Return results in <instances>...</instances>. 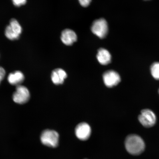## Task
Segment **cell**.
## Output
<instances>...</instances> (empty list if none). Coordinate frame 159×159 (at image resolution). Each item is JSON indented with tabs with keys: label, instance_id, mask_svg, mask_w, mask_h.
<instances>
[{
	"label": "cell",
	"instance_id": "14",
	"mask_svg": "<svg viewBox=\"0 0 159 159\" xmlns=\"http://www.w3.org/2000/svg\"><path fill=\"white\" fill-rule=\"evenodd\" d=\"M13 4L16 7H20L25 5L26 2V0H12Z\"/></svg>",
	"mask_w": 159,
	"mask_h": 159
},
{
	"label": "cell",
	"instance_id": "11",
	"mask_svg": "<svg viewBox=\"0 0 159 159\" xmlns=\"http://www.w3.org/2000/svg\"><path fill=\"white\" fill-rule=\"evenodd\" d=\"M25 79V76L20 71H17L10 73L7 77V80L10 84L16 86L20 85Z\"/></svg>",
	"mask_w": 159,
	"mask_h": 159
},
{
	"label": "cell",
	"instance_id": "6",
	"mask_svg": "<svg viewBox=\"0 0 159 159\" xmlns=\"http://www.w3.org/2000/svg\"><path fill=\"white\" fill-rule=\"evenodd\" d=\"M138 119L141 124L147 128L153 126L156 122V115L149 109H144L141 111Z\"/></svg>",
	"mask_w": 159,
	"mask_h": 159
},
{
	"label": "cell",
	"instance_id": "1",
	"mask_svg": "<svg viewBox=\"0 0 159 159\" xmlns=\"http://www.w3.org/2000/svg\"><path fill=\"white\" fill-rule=\"evenodd\" d=\"M125 144L127 151L132 155L142 153L145 148L144 141L137 135L132 134L127 137Z\"/></svg>",
	"mask_w": 159,
	"mask_h": 159
},
{
	"label": "cell",
	"instance_id": "4",
	"mask_svg": "<svg viewBox=\"0 0 159 159\" xmlns=\"http://www.w3.org/2000/svg\"><path fill=\"white\" fill-rule=\"evenodd\" d=\"M12 98L13 101L17 104H25L29 101L30 98V93L29 89L26 87L21 85L16 86Z\"/></svg>",
	"mask_w": 159,
	"mask_h": 159
},
{
	"label": "cell",
	"instance_id": "5",
	"mask_svg": "<svg viewBox=\"0 0 159 159\" xmlns=\"http://www.w3.org/2000/svg\"><path fill=\"white\" fill-rule=\"evenodd\" d=\"M21 32V27L18 22L15 19H12L9 25L6 28L5 34L7 39L13 40L19 38Z\"/></svg>",
	"mask_w": 159,
	"mask_h": 159
},
{
	"label": "cell",
	"instance_id": "18",
	"mask_svg": "<svg viewBox=\"0 0 159 159\" xmlns=\"http://www.w3.org/2000/svg\"></svg>",
	"mask_w": 159,
	"mask_h": 159
},
{
	"label": "cell",
	"instance_id": "16",
	"mask_svg": "<svg viewBox=\"0 0 159 159\" xmlns=\"http://www.w3.org/2000/svg\"><path fill=\"white\" fill-rule=\"evenodd\" d=\"M6 74L5 69L2 67L0 66V83L4 78Z\"/></svg>",
	"mask_w": 159,
	"mask_h": 159
},
{
	"label": "cell",
	"instance_id": "8",
	"mask_svg": "<svg viewBox=\"0 0 159 159\" xmlns=\"http://www.w3.org/2000/svg\"><path fill=\"white\" fill-rule=\"evenodd\" d=\"M91 128L89 125L85 122L77 125L75 129V134L80 140L85 141L88 139L91 134Z\"/></svg>",
	"mask_w": 159,
	"mask_h": 159
},
{
	"label": "cell",
	"instance_id": "15",
	"mask_svg": "<svg viewBox=\"0 0 159 159\" xmlns=\"http://www.w3.org/2000/svg\"><path fill=\"white\" fill-rule=\"evenodd\" d=\"M80 4L83 7H86L90 3L91 0H78Z\"/></svg>",
	"mask_w": 159,
	"mask_h": 159
},
{
	"label": "cell",
	"instance_id": "17",
	"mask_svg": "<svg viewBox=\"0 0 159 159\" xmlns=\"http://www.w3.org/2000/svg\"><path fill=\"white\" fill-rule=\"evenodd\" d=\"M145 1H148V0H145Z\"/></svg>",
	"mask_w": 159,
	"mask_h": 159
},
{
	"label": "cell",
	"instance_id": "9",
	"mask_svg": "<svg viewBox=\"0 0 159 159\" xmlns=\"http://www.w3.org/2000/svg\"><path fill=\"white\" fill-rule=\"evenodd\" d=\"M61 39L65 45H71L77 41V36L72 30L65 29L61 33Z\"/></svg>",
	"mask_w": 159,
	"mask_h": 159
},
{
	"label": "cell",
	"instance_id": "10",
	"mask_svg": "<svg viewBox=\"0 0 159 159\" xmlns=\"http://www.w3.org/2000/svg\"><path fill=\"white\" fill-rule=\"evenodd\" d=\"M67 76L66 72L61 69H57L53 70L51 75V79L55 84H62Z\"/></svg>",
	"mask_w": 159,
	"mask_h": 159
},
{
	"label": "cell",
	"instance_id": "7",
	"mask_svg": "<svg viewBox=\"0 0 159 159\" xmlns=\"http://www.w3.org/2000/svg\"><path fill=\"white\" fill-rule=\"evenodd\" d=\"M103 80L106 86L112 87L116 86L120 82L121 79L118 73L114 70H108L103 75Z\"/></svg>",
	"mask_w": 159,
	"mask_h": 159
},
{
	"label": "cell",
	"instance_id": "3",
	"mask_svg": "<svg viewBox=\"0 0 159 159\" xmlns=\"http://www.w3.org/2000/svg\"><path fill=\"white\" fill-rule=\"evenodd\" d=\"M91 30L100 39L104 38L108 33V23L104 19L95 20L91 26Z\"/></svg>",
	"mask_w": 159,
	"mask_h": 159
},
{
	"label": "cell",
	"instance_id": "13",
	"mask_svg": "<svg viewBox=\"0 0 159 159\" xmlns=\"http://www.w3.org/2000/svg\"><path fill=\"white\" fill-rule=\"evenodd\" d=\"M151 72L153 77L159 80V62H155L151 67Z\"/></svg>",
	"mask_w": 159,
	"mask_h": 159
},
{
	"label": "cell",
	"instance_id": "12",
	"mask_svg": "<svg viewBox=\"0 0 159 159\" xmlns=\"http://www.w3.org/2000/svg\"><path fill=\"white\" fill-rule=\"evenodd\" d=\"M99 62L102 65H107L111 62V55L107 50L100 48L98 50L97 56Z\"/></svg>",
	"mask_w": 159,
	"mask_h": 159
},
{
	"label": "cell",
	"instance_id": "2",
	"mask_svg": "<svg viewBox=\"0 0 159 159\" xmlns=\"http://www.w3.org/2000/svg\"><path fill=\"white\" fill-rule=\"evenodd\" d=\"M40 139L41 143L45 146L55 148L59 144V135L55 131L47 129L42 133Z\"/></svg>",
	"mask_w": 159,
	"mask_h": 159
}]
</instances>
